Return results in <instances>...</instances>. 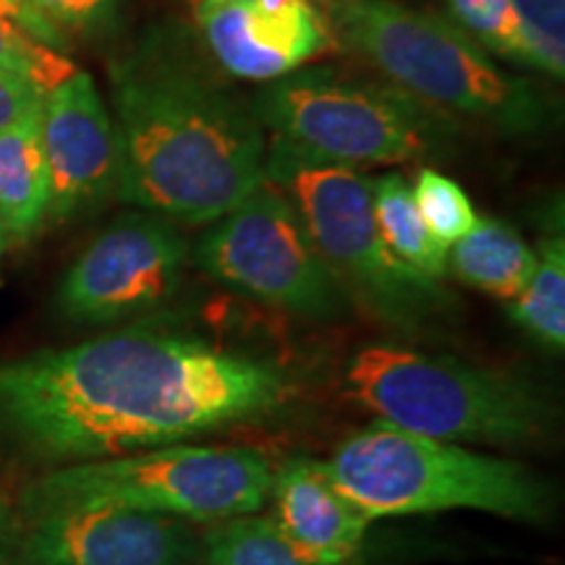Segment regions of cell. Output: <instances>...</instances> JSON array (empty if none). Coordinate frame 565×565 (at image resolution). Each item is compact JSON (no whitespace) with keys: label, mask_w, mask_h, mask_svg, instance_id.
Masks as SVG:
<instances>
[{"label":"cell","mask_w":565,"mask_h":565,"mask_svg":"<svg viewBox=\"0 0 565 565\" xmlns=\"http://www.w3.org/2000/svg\"><path fill=\"white\" fill-rule=\"evenodd\" d=\"M296 385L265 353L147 320L0 364V463L63 466L280 416Z\"/></svg>","instance_id":"6da1fadb"},{"label":"cell","mask_w":565,"mask_h":565,"mask_svg":"<svg viewBox=\"0 0 565 565\" xmlns=\"http://www.w3.org/2000/svg\"><path fill=\"white\" fill-rule=\"evenodd\" d=\"M110 89L121 202L210 225L265 183L263 126L183 24L147 26L113 63Z\"/></svg>","instance_id":"7a4b0ae2"},{"label":"cell","mask_w":565,"mask_h":565,"mask_svg":"<svg viewBox=\"0 0 565 565\" xmlns=\"http://www.w3.org/2000/svg\"><path fill=\"white\" fill-rule=\"evenodd\" d=\"M317 9L338 45L454 121L503 137H534L550 126L545 95L498 66L448 17L398 0H317Z\"/></svg>","instance_id":"3957f363"},{"label":"cell","mask_w":565,"mask_h":565,"mask_svg":"<svg viewBox=\"0 0 565 565\" xmlns=\"http://www.w3.org/2000/svg\"><path fill=\"white\" fill-rule=\"evenodd\" d=\"M249 105L273 147L353 171L445 158L461 139L445 113L343 66H303L263 84Z\"/></svg>","instance_id":"277c9868"},{"label":"cell","mask_w":565,"mask_h":565,"mask_svg":"<svg viewBox=\"0 0 565 565\" xmlns=\"http://www.w3.org/2000/svg\"><path fill=\"white\" fill-rule=\"evenodd\" d=\"M345 393L380 422L454 445H519L553 419L547 401L519 374L393 343L353 353Z\"/></svg>","instance_id":"5b68a950"},{"label":"cell","mask_w":565,"mask_h":565,"mask_svg":"<svg viewBox=\"0 0 565 565\" xmlns=\"http://www.w3.org/2000/svg\"><path fill=\"white\" fill-rule=\"evenodd\" d=\"M324 471L370 521L456 508L540 521L550 508L547 490L524 466L380 419L345 437Z\"/></svg>","instance_id":"8992f818"},{"label":"cell","mask_w":565,"mask_h":565,"mask_svg":"<svg viewBox=\"0 0 565 565\" xmlns=\"http://www.w3.org/2000/svg\"><path fill=\"white\" fill-rule=\"evenodd\" d=\"M275 469L263 450L236 445H166L42 471L21 490L19 513L55 505H116L183 521L257 513Z\"/></svg>","instance_id":"52a82bcc"},{"label":"cell","mask_w":565,"mask_h":565,"mask_svg":"<svg viewBox=\"0 0 565 565\" xmlns=\"http://www.w3.org/2000/svg\"><path fill=\"white\" fill-rule=\"evenodd\" d=\"M265 181L299 207L309 236L345 299L393 330H416L440 301L437 280L395 259L377 231L372 181L362 171L301 160L267 145Z\"/></svg>","instance_id":"ba28073f"},{"label":"cell","mask_w":565,"mask_h":565,"mask_svg":"<svg viewBox=\"0 0 565 565\" xmlns=\"http://www.w3.org/2000/svg\"><path fill=\"white\" fill-rule=\"evenodd\" d=\"M192 259L207 278L307 320H333L349 303L299 207L267 181L210 223Z\"/></svg>","instance_id":"9c48e42d"},{"label":"cell","mask_w":565,"mask_h":565,"mask_svg":"<svg viewBox=\"0 0 565 565\" xmlns=\"http://www.w3.org/2000/svg\"><path fill=\"white\" fill-rule=\"evenodd\" d=\"M189 242L152 212H129L92 242L58 286L71 322L116 324L160 309L179 291Z\"/></svg>","instance_id":"30bf717a"},{"label":"cell","mask_w":565,"mask_h":565,"mask_svg":"<svg viewBox=\"0 0 565 565\" xmlns=\"http://www.w3.org/2000/svg\"><path fill=\"white\" fill-rule=\"evenodd\" d=\"M19 540L24 565H186L200 547L183 519L116 505L19 513Z\"/></svg>","instance_id":"8fae6325"},{"label":"cell","mask_w":565,"mask_h":565,"mask_svg":"<svg viewBox=\"0 0 565 565\" xmlns=\"http://www.w3.org/2000/svg\"><path fill=\"white\" fill-rule=\"evenodd\" d=\"M202 45L231 79L275 82L338 45L315 0L194 6Z\"/></svg>","instance_id":"7c38bea8"},{"label":"cell","mask_w":565,"mask_h":565,"mask_svg":"<svg viewBox=\"0 0 565 565\" xmlns=\"http://www.w3.org/2000/svg\"><path fill=\"white\" fill-rule=\"evenodd\" d=\"M42 150L51 181L47 215L68 221L118 192V137L95 82L74 71L42 100Z\"/></svg>","instance_id":"4fadbf2b"},{"label":"cell","mask_w":565,"mask_h":565,"mask_svg":"<svg viewBox=\"0 0 565 565\" xmlns=\"http://www.w3.org/2000/svg\"><path fill=\"white\" fill-rule=\"evenodd\" d=\"M270 519L303 555L320 563H356L370 519L312 458H294L273 477Z\"/></svg>","instance_id":"5bb4252c"},{"label":"cell","mask_w":565,"mask_h":565,"mask_svg":"<svg viewBox=\"0 0 565 565\" xmlns=\"http://www.w3.org/2000/svg\"><path fill=\"white\" fill-rule=\"evenodd\" d=\"M42 105L0 129V223L6 236L26 242L51 207V181L42 150Z\"/></svg>","instance_id":"9a60e30c"},{"label":"cell","mask_w":565,"mask_h":565,"mask_svg":"<svg viewBox=\"0 0 565 565\" xmlns=\"http://www.w3.org/2000/svg\"><path fill=\"white\" fill-rule=\"evenodd\" d=\"M536 254L511 225L477 217L469 233L448 246V267L477 291L511 301L526 286Z\"/></svg>","instance_id":"2e32d148"},{"label":"cell","mask_w":565,"mask_h":565,"mask_svg":"<svg viewBox=\"0 0 565 565\" xmlns=\"http://www.w3.org/2000/svg\"><path fill=\"white\" fill-rule=\"evenodd\" d=\"M374 221L395 259L424 278L440 280L448 273V246L437 242L416 210L412 186L401 173H385L372 181Z\"/></svg>","instance_id":"e0dca14e"},{"label":"cell","mask_w":565,"mask_h":565,"mask_svg":"<svg viewBox=\"0 0 565 565\" xmlns=\"http://www.w3.org/2000/svg\"><path fill=\"white\" fill-rule=\"evenodd\" d=\"M534 270L521 294L511 299V320L545 349H565V242L563 231L540 244Z\"/></svg>","instance_id":"ac0fdd59"},{"label":"cell","mask_w":565,"mask_h":565,"mask_svg":"<svg viewBox=\"0 0 565 565\" xmlns=\"http://www.w3.org/2000/svg\"><path fill=\"white\" fill-rule=\"evenodd\" d=\"M200 550L207 565H333L303 555L270 515L254 513L217 521L202 536Z\"/></svg>","instance_id":"d6986e66"},{"label":"cell","mask_w":565,"mask_h":565,"mask_svg":"<svg viewBox=\"0 0 565 565\" xmlns=\"http://www.w3.org/2000/svg\"><path fill=\"white\" fill-rule=\"evenodd\" d=\"M519 63L561 82L565 76V0H511Z\"/></svg>","instance_id":"ffe728a7"},{"label":"cell","mask_w":565,"mask_h":565,"mask_svg":"<svg viewBox=\"0 0 565 565\" xmlns=\"http://www.w3.org/2000/svg\"><path fill=\"white\" fill-rule=\"evenodd\" d=\"M416 210L437 242L450 246L477 223L475 204L454 179L424 168L412 186Z\"/></svg>","instance_id":"44dd1931"},{"label":"cell","mask_w":565,"mask_h":565,"mask_svg":"<svg viewBox=\"0 0 565 565\" xmlns=\"http://www.w3.org/2000/svg\"><path fill=\"white\" fill-rule=\"evenodd\" d=\"M79 71L66 55L30 38L13 21L0 17V74L24 79L40 92H51Z\"/></svg>","instance_id":"7402d4cb"},{"label":"cell","mask_w":565,"mask_h":565,"mask_svg":"<svg viewBox=\"0 0 565 565\" xmlns=\"http://www.w3.org/2000/svg\"><path fill=\"white\" fill-rule=\"evenodd\" d=\"M448 19L487 53L519 63V32L511 0H445Z\"/></svg>","instance_id":"603a6c76"},{"label":"cell","mask_w":565,"mask_h":565,"mask_svg":"<svg viewBox=\"0 0 565 565\" xmlns=\"http://www.w3.org/2000/svg\"><path fill=\"white\" fill-rule=\"evenodd\" d=\"M63 38H105L121 21L124 0H26Z\"/></svg>","instance_id":"cb8c5ba5"},{"label":"cell","mask_w":565,"mask_h":565,"mask_svg":"<svg viewBox=\"0 0 565 565\" xmlns=\"http://www.w3.org/2000/svg\"><path fill=\"white\" fill-rule=\"evenodd\" d=\"M42 100H45V92H40L34 84L11 74H0V129L38 110Z\"/></svg>","instance_id":"d4e9b609"},{"label":"cell","mask_w":565,"mask_h":565,"mask_svg":"<svg viewBox=\"0 0 565 565\" xmlns=\"http://www.w3.org/2000/svg\"><path fill=\"white\" fill-rule=\"evenodd\" d=\"M0 17L13 21V24L21 26L30 38L42 42V45L53 47V51L58 53L68 51V40L63 38L53 24H47V21L34 11L26 0H0Z\"/></svg>","instance_id":"484cf974"},{"label":"cell","mask_w":565,"mask_h":565,"mask_svg":"<svg viewBox=\"0 0 565 565\" xmlns=\"http://www.w3.org/2000/svg\"><path fill=\"white\" fill-rule=\"evenodd\" d=\"M0 565H24L21 561L17 503L0 494Z\"/></svg>","instance_id":"4316f807"},{"label":"cell","mask_w":565,"mask_h":565,"mask_svg":"<svg viewBox=\"0 0 565 565\" xmlns=\"http://www.w3.org/2000/svg\"><path fill=\"white\" fill-rule=\"evenodd\" d=\"M223 3H233V0H196L194 6H223Z\"/></svg>","instance_id":"83f0119b"},{"label":"cell","mask_w":565,"mask_h":565,"mask_svg":"<svg viewBox=\"0 0 565 565\" xmlns=\"http://www.w3.org/2000/svg\"><path fill=\"white\" fill-rule=\"evenodd\" d=\"M6 246V231H3V223H0V252H3Z\"/></svg>","instance_id":"f1b7e54d"}]
</instances>
